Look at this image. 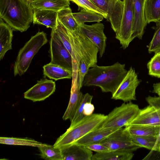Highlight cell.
<instances>
[{"mask_svg":"<svg viewBox=\"0 0 160 160\" xmlns=\"http://www.w3.org/2000/svg\"><path fill=\"white\" fill-rule=\"evenodd\" d=\"M134 155L132 152L109 150L103 152H96L92 155L91 160H131Z\"/></svg>","mask_w":160,"mask_h":160,"instance_id":"obj_22","label":"cell"},{"mask_svg":"<svg viewBox=\"0 0 160 160\" xmlns=\"http://www.w3.org/2000/svg\"><path fill=\"white\" fill-rule=\"evenodd\" d=\"M79 81L72 82L69 103L62 116L63 120L72 119L76 113L82 101L83 94L80 91Z\"/></svg>","mask_w":160,"mask_h":160,"instance_id":"obj_16","label":"cell"},{"mask_svg":"<svg viewBox=\"0 0 160 160\" xmlns=\"http://www.w3.org/2000/svg\"><path fill=\"white\" fill-rule=\"evenodd\" d=\"M0 143L1 144L13 145H22L39 148L45 145L33 139L28 138L1 137Z\"/></svg>","mask_w":160,"mask_h":160,"instance_id":"obj_27","label":"cell"},{"mask_svg":"<svg viewBox=\"0 0 160 160\" xmlns=\"http://www.w3.org/2000/svg\"><path fill=\"white\" fill-rule=\"evenodd\" d=\"M86 147L91 150L96 152L101 153L109 151L108 148L100 143L93 144Z\"/></svg>","mask_w":160,"mask_h":160,"instance_id":"obj_35","label":"cell"},{"mask_svg":"<svg viewBox=\"0 0 160 160\" xmlns=\"http://www.w3.org/2000/svg\"><path fill=\"white\" fill-rule=\"evenodd\" d=\"M144 14L147 24L160 20V0H145Z\"/></svg>","mask_w":160,"mask_h":160,"instance_id":"obj_23","label":"cell"},{"mask_svg":"<svg viewBox=\"0 0 160 160\" xmlns=\"http://www.w3.org/2000/svg\"><path fill=\"white\" fill-rule=\"evenodd\" d=\"M121 0V1H123V0Z\"/></svg>","mask_w":160,"mask_h":160,"instance_id":"obj_40","label":"cell"},{"mask_svg":"<svg viewBox=\"0 0 160 160\" xmlns=\"http://www.w3.org/2000/svg\"><path fill=\"white\" fill-rule=\"evenodd\" d=\"M157 136L131 135L132 140L134 144L140 148H144L151 151L154 146Z\"/></svg>","mask_w":160,"mask_h":160,"instance_id":"obj_29","label":"cell"},{"mask_svg":"<svg viewBox=\"0 0 160 160\" xmlns=\"http://www.w3.org/2000/svg\"><path fill=\"white\" fill-rule=\"evenodd\" d=\"M0 18L13 29L22 32L33 22V10L26 0H0Z\"/></svg>","mask_w":160,"mask_h":160,"instance_id":"obj_2","label":"cell"},{"mask_svg":"<svg viewBox=\"0 0 160 160\" xmlns=\"http://www.w3.org/2000/svg\"><path fill=\"white\" fill-rule=\"evenodd\" d=\"M124 6L121 23L115 38L118 40L124 49L128 47L132 41L134 11L132 0H123Z\"/></svg>","mask_w":160,"mask_h":160,"instance_id":"obj_6","label":"cell"},{"mask_svg":"<svg viewBox=\"0 0 160 160\" xmlns=\"http://www.w3.org/2000/svg\"><path fill=\"white\" fill-rule=\"evenodd\" d=\"M100 143L106 146L109 150L133 152L141 148L133 143L131 135L126 127L118 129Z\"/></svg>","mask_w":160,"mask_h":160,"instance_id":"obj_9","label":"cell"},{"mask_svg":"<svg viewBox=\"0 0 160 160\" xmlns=\"http://www.w3.org/2000/svg\"><path fill=\"white\" fill-rule=\"evenodd\" d=\"M155 53L147 63L148 74L160 78V51Z\"/></svg>","mask_w":160,"mask_h":160,"instance_id":"obj_30","label":"cell"},{"mask_svg":"<svg viewBox=\"0 0 160 160\" xmlns=\"http://www.w3.org/2000/svg\"><path fill=\"white\" fill-rule=\"evenodd\" d=\"M140 82L135 69L131 67L117 89L112 94L111 99L125 102L136 100V90Z\"/></svg>","mask_w":160,"mask_h":160,"instance_id":"obj_8","label":"cell"},{"mask_svg":"<svg viewBox=\"0 0 160 160\" xmlns=\"http://www.w3.org/2000/svg\"><path fill=\"white\" fill-rule=\"evenodd\" d=\"M47 35L38 32L32 36L19 50L14 65L15 76H21L27 70L34 56L48 42Z\"/></svg>","mask_w":160,"mask_h":160,"instance_id":"obj_4","label":"cell"},{"mask_svg":"<svg viewBox=\"0 0 160 160\" xmlns=\"http://www.w3.org/2000/svg\"><path fill=\"white\" fill-rule=\"evenodd\" d=\"M160 147V128L158 134L157 136V139L151 151H155L159 152Z\"/></svg>","mask_w":160,"mask_h":160,"instance_id":"obj_37","label":"cell"},{"mask_svg":"<svg viewBox=\"0 0 160 160\" xmlns=\"http://www.w3.org/2000/svg\"><path fill=\"white\" fill-rule=\"evenodd\" d=\"M51 36L49 51L50 62L72 71V56L53 29L52 30Z\"/></svg>","mask_w":160,"mask_h":160,"instance_id":"obj_10","label":"cell"},{"mask_svg":"<svg viewBox=\"0 0 160 160\" xmlns=\"http://www.w3.org/2000/svg\"><path fill=\"white\" fill-rule=\"evenodd\" d=\"M96 6L107 15V19L109 21L111 28L115 32L119 29L124 2L120 0H90Z\"/></svg>","mask_w":160,"mask_h":160,"instance_id":"obj_11","label":"cell"},{"mask_svg":"<svg viewBox=\"0 0 160 160\" xmlns=\"http://www.w3.org/2000/svg\"><path fill=\"white\" fill-rule=\"evenodd\" d=\"M94 105L91 102H86L84 107L83 114L85 116H90L93 114L94 110Z\"/></svg>","mask_w":160,"mask_h":160,"instance_id":"obj_36","label":"cell"},{"mask_svg":"<svg viewBox=\"0 0 160 160\" xmlns=\"http://www.w3.org/2000/svg\"><path fill=\"white\" fill-rule=\"evenodd\" d=\"M156 27L153 37L149 43L148 52L149 53L160 51V20L156 22Z\"/></svg>","mask_w":160,"mask_h":160,"instance_id":"obj_33","label":"cell"},{"mask_svg":"<svg viewBox=\"0 0 160 160\" xmlns=\"http://www.w3.org/2000/svg\"><path fill=\"white\" fill-rule=\"evenodd\" d=\"M72 14L78 25L88 22H100L104 18L102 15L84 9L78 12L73 13Z\"/></svg>","mask_w":160,"mask_h":160,"instance_id":"obj_26","label":"cell"},{"mask_svg":"<svg viewBox=\"0 0 160 160\" xmlns=\"http://www.w3.org/2000/svg\"><path fill=\"white\" fill-rule=\"evenodd\" d=\"M145 99L148 105L140 109L137 117L128 125L160 126V98L148 96Z\"/></svg>","mask_w":160,"mask_h":160,"instance_id":"obj_7","label":"cell"},{"mask_svg":"<svg viewBox=\"0 0 160 160\" xmlns=\"http://www.w3.org/2000/svg\"><path fill=\"white\" fill-rule=\"evenodd\" d=\"M145 0H132L134 20L132 28V41L135 38L142 39L147 25L146 22L144 6Z\"/></svg>","mask_w":160,"mask_h":160,"instance_id":"obj_14","label":"cell"},{"mask_svg":"<svg viewBox=\"0 0 160 160\" xmlns=\"http://www.w3.org/2000/svg\"><path fill=\"white\" fill-rule=\"evenodd\" d=\"M104 25L100 22L88 25L84 23L78 25L80 33L90 40L98 48L99 57L104 54L106 46L107 38L104 32Z\"/></svg>","mask_w":160,"mask_h":160,"instance_id":"obj_12","label":"cell"},{"mask_svg":"<svg viewBox=\"0 0 160 160\" xmlns=\"http://www.w3.org/2000/svg\"><path fill=\"white\" fill-rule=\"evenodd\" d=\"M159 154H160V149H159Z\"/></svg>","mask_w":160,"mask_h":160,"instance_id":"obj_39","label":"cell"},{"mask_svg":"<svg viewBox=\"0 0 160 160\" xmlns=\"http://www.w3.org/2000/svg\"><path fill=\"white\" fill-rule=\"evenodd\" d=\"M153 88L152 92L157 94L160 98V82L154 83Z\"/></svg>","mask_w":160,"mask_h":160,"instance_id":"obj_38","label":"cell"},{"mask_svg":"<svg viewBox=\"0 0 160 160\" xmlns=\"http://www.w3.org/2000/svg\"><path fill=\"white\" fill-rule=\"evenodd\" d=\"M92 98L93 96L88 93L83 95L82 101L78 110L70 120L71 124L70 126H72L76 124L85 117L83 114L84 106L87 102H91Z\"/></svg>","mask_w":160,"mask_h":160,"instance_id":"obj_31","label":"cell"},{"mask_svg":"<svg viewBox=\"0 0 160 160\" xmlns=\"http://www.w3.org/2000/svg\"><path fill=\"white\" fill-rule=\"evenodd\" d=\"M55 89L54 81L42 78L24 93V98L33 102L43 101L53 94Z\"/></svg>","mask_w":160,"mask_h":160,"instance_id":"obj_13","label":"cell"},{"mask_svg":"<svg viewBox=\"0 0 160 160\" xmlns=\"http://www.w3.org/2000/svg\"><path fill=\"white\" fill-rule=\"evenodd\" d=\"M33 10L34 24L42 25L52 29L56 27L58 20L57 12L48 10Z\"/></svg>","mask_w":160,"mask_h":160,"instance_id":"obj_19","label":"cell"},{"mask_svg":"<svg viewBox=\"0 0 160 160\" xmlns=\"http://www.w3.org/2000/svg\"><path fill=\"white\" fill-rule=\"evenodd\" d=\"M107 117V115L100 113H93L84 117L60 136L53 145L59 148L71 145L91 132L99 128Z\"/></svg>","mask_w":160,"mask_h":160,"instance_id":"obj_3","label":"cell"},{"mask_svg":"<svg viewBox=\"0 0 160 160\" xmlns=\"http://www.w3.org/2000/svg\"><path fill=\"white\" fill-rule=\"evenodd\" d=\"M60 149L63 160H91L93 155L86 146L76 143Z\"/></svg>","mask_w":160,"mask_h":160,"instance_id":"obj_15","label":"cell"},{"mask_svg":"<svg viewBox=\"0 0 160 160\" xmlns=\"http://www.w3.org/2000/svg\"><path fill=\"white\" fill-rule=\"evenodd\" d=\"M90 68L89 65L84 60L80 61L78 68L79 83L80 87L83 86L84 78Z\"/></svg>","mask_w":160,"mask_h":160,"instance_id":"obj_34","label":"cell"},{"mask_svg":"<svg viewBox=\"0 0 160 160\" xmlns=\"http://www.w3.org/2000/svg\"><path fill=\"white\" fill-rule=\"evenodd\" d=\"M138 106L131 102H125L114 108L107 115L100 128H120L125 127L132 121L138 113Z\"/></svg>","mask_w":160,"mask_h":160,"instance_id":"obj_5","label":"cell"},{"mask_svg":"<svg viewBox=\"0 0 160 160\" xmlns=\"http://www.w3.org/2000/svg\"><path fill=\"white\" fill-rule=\"evenodd\" d=\"M125 127L127 128L132 135L157 136L159 132L160 126L128 125Z\"/></svg>","mask_w":160,"mask_h":160,"instance_id":"obj_25","label":"cell"},{"mask_svg":"<svg viewBox=\"0 0 160 160\" xmlns=\"http://www.w3.org/2000/svg\"><path fill=\"white\" fill-rule=\"evenodd\" d=\"M72 13L70 7L57 12L58 20L68 30L71 32L78 30V26Z\"/></svg>","mask_w":160,"mask_h":160,"instance_id":"obj_24","label":"cell"},{"mask_svg":"<svg viewBox=\"0 0 160 160\" xmlns=\"http://www.w3.org/2000/svg\"><path fill=\"white\" fill-rule=\"evenodd\" d=\"M12 28L0 18V60L2 59L8 51L12 49L13 37Z\"/></svg>","mask_w":160,"mask_h":160,"instance_id":"obj_20","label":"cell"},{"mask_svg":"<svg viewBox=\"0 0 160 160\" xmlns=\"http://www.w3.org/2000/svg\"><path fill=\"white\" fill-rule=\"evenodd\" d=\"M41 157L48 160H63L60 149L46 144L38 148Z\"/></svg>","mask_w":160,"mask_h":160,"instance_id":"obj_28","label":"cell"},{"mask_svg":"<svg viewBox=\"0 0 160 160\" xmlns=\"http://www.w3.org/2000/svg\"><path fill=\"white\" fill-rule=\"evenodd\" d=\"M125 64L118 62L112 65L99 66L89 68L83 81V86L99 87L103 92L113 93L117 89L128 71Z\"/></svg>","mask_w":160,"mask_h":160,"instance_id":"obj_1","label":"cell"},{"mask_svg":"<svg viewBox=\"0 0 160 160\" xmlns=\"http://www.w3.org/2000/svg\"><path fill=\"white\" fill-rule=\"evenodd\" d=\"M43 74L55 81L72 78V71L50 62L43 67Z\"/></svg>","mask_w":160,"mask_h":160,"instance_id":"obj_21","label":"cell"},{"mask_svg":"<svg viewBox=\"0 0 160 160\" xmlns=\"http://www.w3.org/2000/svg\"><path fill=\"white\" fill-rule=\"evenodd\" d=\"M70 1L75 3L79 8L98 13L102 15L105 19L107 18V15L96 6L90 0H70Z\"/></svg>","mask_w":160,"mask_h":160,"instance_id":"obj_32","label":"cell"},{"mask_svg":"<svg viewBox=\"0 0 160 160\" xmlns=\"http://www.w3.org/2000/svg\"><path fill=\"white\" fill-rule=\"evenodd\" d=\"M33 9L48 10L56 12L69 7L70 0H26Z\"/></svg>","mask_w":160,"mask_h":160,"instance_id":"obj_17","label":"cell"},{"mask_svg":"<svg viewBox=\"0 0 160 160\" xmlns=\"http://www.w3.org/2000/svg\"><path fill=\"white\" fill-rule=\"evenodd\" d=\"M118 129H102L99 128L89 132L74 143L86 146L94 143H100Z\"/></svg>","mask_w":160,"mask_h":160,"instance_id":"obj_18","label":"cell"}]
</instances>
